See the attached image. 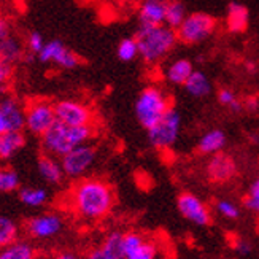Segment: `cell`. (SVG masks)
Here are the masks:
<instances>
[{
	"label": "cell",
	"mask_w": 259,
	"mask_h": 259,
	"mask_svg": "<svg viewBox=\"0 0 259 259\" xmlns=\"http://www.w3.org/2000/svg\"><path fill=\"white\" fill-rule=\"evenodd\" d=\"M115 189L107 180L84 177L76 180L65 196V207L70 213L86 223L105 220L115 208Z\"/></svg>",
	"instance_id": "obj_1"
},
{
	"label": "cell",
	"mask_w": 259,
	"mask_h": 259,
	"mask_svg": "<svg viewBox=\"0 0 259 259\" xmlns=\"http://www.w3.org/2000/svg\"><path fill=\"white\" fill-rule=\"evenodd\" d=\"M135 40L139 45V58L145 64H157L167 58L180 43L177 30L168 26H139L135 32Z\"/></svg>",
	"instance_id": "obj_2"
},
{
	"label": "cell",
	"mask_w": 259,
	"mask_h": 259,
	"mask_svg": "<svg viewBox=\"0 0 259 259\" xmlns=\"http://www.w3.org/2000/svg\"><path fill=\"white\" fill-rule=\"evenodd\" d=\"M94 126H67L56 121L54 124L41 135L43 153L54 157H61L72 151L73 148L84 143H89L94 137Z\"/></svg>",
	"instance_id": "obj_3"
},
{
	"label": "cell",
	"mask_w": 259,
	"mask_h": 259,
	"mask_svg": "<svg viewBox=\"0 0 259 259\" xmlns=\"http://www.w3.org/2000/svg\"><path fill=\"white\" fill-rule=\"evenodd\" d=\"M172 99L161 86H145L135 99V118L143 129H151L172 108Z\"/></svg>",
	"instance_id": "obj_4"
},
{
	"label": "cell",
	"mask_w": 259,
	"mask_h": 259,
	"mask_svg": "<svg viewBox=\"0 0 259 259\" xmlns=\"http://www.w3.org/2000/svg\"><path fill=\"white\" fill-rule=\"evenodd\" d=\"M218 27V21L215 16L205 11H194L188 13L183 24L177 29L178 41L183 45H199L213 37Z\"/></svg>",
	"instance_id": "obj_5"
},
{
	"label": "cell",
	"mask_w": 259,
	"mask_h": 259,
	"mask_svg": "<svg viewBox=\"0 0 259 259\" xmlns=\"http://www.w3.org/2000/svg\"><path fill=\"white\" fill-rule=\"evenodd\" d=\"M180 134H182V115L175 107H172L159 122H156L151 129L146 131V137L154 150L165 151L177 143Z\"/></svg>",
	"instance_id": "obj_6"
},
{
	"label": "cell",
	"mask_w": 259,
	"mask_h": 259,
	"mask_svg": "<svg viewBox=\"0 0 259 259\" xmlns=\"http://www.w3.org/2000/svg\"><path fill=\"white\" fill-rule=\"evenodd\" d=\"M97 161V148L93 143H84L61 157L64 175L69 180H81L88 175Z\"/></svg>",
	"instance_id": "obj_7"
},
{
	"label": "cell",
	"mask_w": 259,
	"mask_h": 259,
	"mask_svg": "<svg viewBox=\"0 0 259 259\" xmlns=\"http://www.w3.org/2000/svg\"><path fill=\"white\" fill-rule=\"evenodd\" d=\"M56 119L54 104L47 99H33L26 104V131L32 135H41L47 132Z\"/></svg>",
	"instance_id": "obj_8"
},
{
	"label": "cell",
	"mask_w": 259,
	"mask_h": 259,
	"mask_svg": "<svg viewBox=\"0 0 259 259\" xmlns=\"http://www.w3.org/2000/svg\"><path fill=\"white\" fill-rule=\"evenodd\" d=\"M64 218L56 211L38 213L26 221V232L33 240H51L64 231Z\"/></svg>",
	"instance_id": "obj_9"
},
{
	"label": "cell",
	"mask_w": 259,
	"mask_h": 259,
	"mask_svg": "<svg viewBox=\"0 0 259 259\" xmlns=\"http://www.w3.org/2000/svg\"><path fill=\"white\" fill-rule=\"evenodd\" d=\"M56 119L67 126H94L91 107L75 99H62L54 104Z\"/></svg>",
	"instance_id": "obj_10"
},
{
	"label": "cell",
	"mask_w": 259,
	"mask_h": 259,
	"mask_svg": "<svg viewBox=\"0 0 259 259\" xmlns=\"http://www.w3.org/2000/svg\"><path fill=\"white\" fill-rule=\"evenodd\" d=\"M26 129V105L11 94L0 100V134L22 132Z\"/></svg>",
	"instance_id": "obj_11"
},
{
	"label": "cell",
	"mask_w": 259,
	"mask_h": 259,
	"mask_svg": "<svg viewBox=\"0 0 259 259\" xmlns=\"http://www.w3.org/2000/svg\"><path fill=\"white\" fill-rule=\"evenodd\" d=\"M177 208L185 220L196 224L199 228H205L211 223V211L208 205L194 193H182L177 199Z\"/></svg>",
	"instance_id": "obj_12"
},
{
	"label": "cell",
	"mask_w": 259,
	"mask_h": 259,
	"mask_svg": "<svg viewBox=\"0 0 259 259\" xmlns=\"http://www.w3.org/2000/svg\"><path fill=\"white\" fill-rule=\"evenodd\" d=\"M37 59L41 64H53L64 70H73L81 62L76 53H73L61 40L47 41V45H45L40 54L37 56Z\"/></svg>",
	"instance_id": "obj_13"
},
{
	"label": "cell",
	"mask_w": 259,
	"mask_h": 259,
	"mask_svg": "<svg viewBox=\"0 0 259 259\" xmlns=\"http://www.w3.org/2000/svg\"><path fill=\"white\" fill-rule=\"evenodd\" d=\"M205 174L211 183L223 185L228 183L237 175V162L228 153H218L210 156L205 165Z\"/></svg>",
	"instance_id": "obj_14"
},
{
	"label": "cell",
	"mask_w": 259,
	"mask_h": 259,
	"mask_svg": "<svg viewBox=\"0 0 259 259\" xmlns=\"http://www.w3.org/2000/svg\"><path fill=\"white\" fill-rule=\"evenodd\" d=\"M122 231H111L105 235L100 245L89 250L83 259H126L124 245H122Z\"/></svg>",
	"instance_id": "obj_15"
},
{
	"label": "cell",
	"mask_w": 259,
	"mask_h": 259,
	"mask_svg": "<svg viewBox=\"0 0 259 259\" xmlns=\"http://www.w3.org/2000/svg\"><path fill=\"white\" fill-rule=\"evenodd\" d=\"M168 0H140L137 11L139 26H162Z\"/></svg>",
	"instance_id": "obj_16"
},
{
	"label": "cell",
	"mask_w": 259,
	"mask_h": 259,
	"mask_svg": "<svg viewBox=\"0 0 259 259\" xmlns=\"http://www.w3.org/2000/svg\"><path fill=\"white\" fill-rule=\"evenodd\" d=\"M37 170L40 177L43 178L45 183L53 185V186H59L64 182V168L61 164L59 157H54L51 154L41 153L37 159Z\"/></svg>",
	"instance_id": "obj_17"
},
{
	"label": "cell",
	"mask_w": 259,
	"mask_h": 259,
	"mask_svg": "<svg viewBox=\"0 0 259 259\" xmlns=\"http://www.w3.org/2000/svg\"><path fill=\"white\" fill-rule=\"evenodd\" d=\"M250 26V11L243 4L232 0L226 8V29L229 33L239 35L246 32Z\"/></svg>",
	"instance_id": "obj_18"
},
{
	"label": "cell",
	"mask_w": 259,
	"mask_h": 259,
	"mask_svg": "<svg viewBox=\"0 0 259 259\" xmlns=\"http://www.w3.org/2000/svg\"><path fill=\"white\" fill-rule=\"evenodd\" d=\"M228 145V135L223 129H210L205 134L200 135V139L197 142V151L204 156H213L223 153L224 148Z\"/></svg>",
	"instance_id": "obj_19"
},
{
	"label": "cell",
	"mask_w": 259,
	"mask_h": 259,
	"mask_svg": "<svg viewBox=\"0 0 259 259\" xmlns=\"http://www.w3.org/2000/svg\"><path fill=\"white\" fill-rule=\"evenodd\" d=\"M193 72H194L193 62L186 58H178L165 67L164 76L167 83H170L172 86H185V83L188 81V78Z\"/></svg>",
	"instance_id": "obj_20"
},
{
	"label": "cell",
	"mask_w": 259,
	"mask_h": 259,
	"mask_svg": "<svg viewBox=\"0 0 259 259\" xmlns=\"http://www.w3.org/2000/svg\"><path fill=\"white\" fill-rule=\"evenodd\" d=\"M183 88H185V91L194 99H205L213 91V84L210 81V78L202 70H194L191 73V76L188 78V81L185 83Z\"/></svg>",
	"instance_id": "obj_21"
},
{
	"label": "cell",
	"mask_w": 259,
	"mask_h": 259,
	"mask_svg": "<svg viewBox=\"0 0 259 259\" xmlns=\"http://www.w3.org/2000/svg\"><path fill=\"white\" fill-rule=\"evenodd\" d=\"M26 146V137L22 132L0 134V159L8 161Z\"/></svg>",
	"instance_id": "obj_22"
},
{
	"label": "cell",
	"mask_w": 259,
	"mask_h": 259,
	"mask_svg": "<svg viewBox=\"0 0 259 259\" xmlns=\"http://www.w3.org/2000/svg\"><path fill=\"white\" fill-rule=\"evenodd\" d=\"M18 196L22 204L30 208H41L50 202L48 191L41 186H21Z\"/></svg>",
	"instance_id": "obj_23"
},
{
	"label": "cell",
	"mask_w": 259,
	"mask_h": 259,
	"mask_svg": "<svg viewBox=\"0 0 259 259\" xmlns=\"http://www.w3.org/2000/svg\"><path fill=\"white\" fill-rule=\"evenodd\" d=\"M38 251L29 240H16L0 248V259H37Z\"/></svg>",
	"instance_id": "obj_24"
},
{
	"label": "cell",
	"mask_w": 259,
	"mask_h": 259,
	"mask_svg": "<svg viewBox=\"0 0 259 259\" xmlns=\"http://www.w3.org/2000/svg\"><path fill=\"white\" fill-rule=\"evenodd\" d=\"M22 56H24V47L15 35H8L7 38L0 40V61L13 65L22 59Z\"/></svg>",
	"instance_id": "obj_25"
},
{
	"label": "cell",
	"mask_w": 259,
	"mask_h": 259,
	"mask_svg": "<svg viewBox=\"0 0 259 259\" xmlns=\"http://www.w3.org/2000/svg\"><path fill=\"white\" fill-rule=\"evenodd\" d=\"M186 16H188V10L182 0H168L165 8V21H164L165 26L177 30L183 24Z\"/></svg>",
	"instance_id": "obj_26"
},
{
	"label": "cell",
	"mask_w": 259,
	"mask_h": 259,
	"mask_svg": "<svg viewBox=\"0 0 259 259\" xmlns=\"http://www.w3.org/2000/svg\"><path fill=\"white\" fill-rule=\"evenodd\" d=\"M19 234L21 228L13 218L0 215V248L19 240Z\"/></svg>",
	"instance_id": "obj_27"
},
{
	"label": "cell",
	"mask_w": 259,
	"mask_h": 259,
	"mask_svg": "<svg viewBox=\"0 0 259 259\" xmlns=\"http://www.w3.org/2000/svg\"><path fill=\"white\" fill-rule=\"evenodd\" d=\"M21 188V177L13 167L0 165V193H15Z\"/></svg>",
	"instance_id": "obj_28"
},
{
	"label": "cell",
	"mask_w": 259,
	"mask_h": 259,
	"mask_svg": "<svg viewBox=\"0 0 259 259\" xmlns=\"http://www.w3.org/2000/svg\"><path fill=\"white\" fill-rule=\"evenodd\" d=\"M116 56L122 62H132L139 58V45L135 37H126L122 38L116 47Z\"/></svg>",
	"instance_id": "obj_29"
},
{
	"label": "cell",
	"mask_w": 259,
	"mask_h": 259,
	"mask_svg": "<svg viewBox=\"0 0 259 259\" xmlns=\"http://www.w3.org/2000/svg\"><path fill=\"white\" fill-rule=\"evenodd\" d=\"M215 210H217V213L220 217H223L224 220H229V221L239 220L240 215H242L240 207L231 199H218L215 202Z\"/></svg>",
	"instance_id": "obj_30"
},
{
	"label": "cell",
	"mask_w": 259,
	"mask_h": 259,
	"mask_svg": "<svg viewBox=\"0 0 259 259\" xmlns=\"http://www.w3.org/2000/svg\"><path fill=\"white\" fill-rule=\"evenodd\" d=\"M243 207L254 215H259V175L248 186V191L243 197Z\"/></svg>",
	"instance_id": "obj_31"
},
{
	"label": "cell",
	"mask_w": 259,
	"mask_h": 259,
	"mask_svg": "<svg viewBox=\"0 0 259 259\" xmlns=\"http://www.w3.org/2000/svg\"><path fill=\"white\" fill-rule=\"evenodd\" d=\"M126 259H159V248L154 242L146 239V242L135 251L127 254Z\"/></svg>",
	"instance_id": "obj_32"
},
{
	"label": "cell",
	"mask_w": 259,
	"mask_h": 259,
	"mask_svg": "<svg viewBox=\"0 0 259 259\" xmlns=\"http://www.w3.org/2000/svg\"><path fill=\"white\" fill-rule=\"evenodd\" d=\"M47 45L45 41L43 35L38 32V30H33L27 35V40H26V48H27V59H32V58H37L40 54V51L43 50V47Z\"/></svg>",
	"instance_id": "obj_33"
},
{
	"label": "cell",
	"mask_w": 259,
	"mask_h": 259,
	"mask_svg": "<svg viewBox=\"0 0 259 259\" xmlns=\"http://www.w3.org/2000/svg\"><path fill=\"white\" fill-rule=\"evenodd\" d=\"M145 242H146V237H145L143 234L137 232V231L124 232V235H122V245H124V253H126V256L131 254L132 251L137 250L139 246H142Z\"/></svg>",
	"instance_id": "obj_34"
},
{
	"label": "cell",
	"mask_w": 259,
	"mask_h": 259,
	"mask_svg": "<svg viewBox=\"0 0 259 259\" xmlns=\"http://www.w3.org/2000/svg\"><path fill=\"white\" fill-rule=\"evenodd\" d=\"M217 99H218V104L223 105V107H226L228 110L232 107V104H235L239 100L237 94H235L231 88H221V89H218Z\"/></svg>",
	"instance_id": "obj_35"
},
{
	"label": "cell",
	"mask_w": 259,
	"mask_h": 259,
	"mask_svg": "<svg viewBox=\"0 0 259 259\" xmlns=\"http://www.w3.org/2000/svg\"><path fill=\"white\" fill-rule=\"evenodd\" d=\"M232 248L234 251L237 253L239 256H248L251 251H253V245L248 239L245 237H237L232 243Z\"/></svg>",
	"instance_id": "obj_36"
},
{
	"label": "cell",
	"mask_w": 259,
	"mask_h": 259,
	"mask_svg": "<svg viewBox=\"0 0 259 259\" xmlns=\"http://www.w3.org/2000/svg\"><path fill=\"white\" fill-rule=\"evenodd\" d=\"M11 76H13V67L4 61H0V89H4L10 83Z\"/></svg>",
	"instance_id": "obj_37"
},
{
	"label": "cell",
	"mask_w": 259,
	"mask_h": 259,
	"mask_svg": "<svg viewBox=\"0 0 259 259\" xmlns=\"http://www.w3.org/2000/svg\"><path fill=\"white\" fill-rule=\"evenodd\" d=\"M243 108L248 113H257L259 111V97L257 96H248L243 100Z\"/></svg>",
	"instance_id": "obj_38"
},
{
	"label": "cell",
	"mask_w": 259,
	"mask_h": 259,
	"mask_svg": "<svg viewBox=\"0 0 259 259\" xmlns=\"http://www.w3.org/2000/svg\"><path fill=\"white\" fill-rule=\"evenodd\" d=\"M243 70L248 75L254 76L259 72V64L254 59H246V61H243Z\"/></svg>",
	"instance_id": "obj_39"
},
{
	"label": "cell",
	"mask_w": 259,
	"mask_h": 259,
	"mask_svg": "<svg viewBox=\"0 0 259 259\" xmlns=\"http://www.w3.org/2000/svg\"><path fill=\"white\" fill-rule=\"evenodd\" d=\"M53 259H83L80 254H78L76 251H72V250H61V251H58L54 256H53Z\"/></svg>",
	"instance_id": "obj_40"
},
{
	"label": "cell",
	"mask_w": 259,
	"mask_h": 259,
	"mask_svg": "<svg viewBox=\"0 0 259 259\" xmlns=\"http://www.w3.org/2000/svg\"><path fill=\"white\" fill-rule=\"evenodd\" d=\"M8 35H11V32H10V22L0 16V40L2 38H7Z\"/></svg>",
	"instance_id": "obj_41"
},
{
	"label": "cell",
	"mask_w": 259,
	"mask_h": 259,
	"mask_svg": "<svg viewBox=\"0 0 259 259\" xmlns=\"http://www.w3.org/2000/svg\"><path fill=\"white\" fill-rule=\"evenodd\" d=\"M248 142L251 145H259V134H256V132L248 134Z\"/></svg>",
	"instance_id": "obj_42"
},
{
	"label": "cell",
	"mask_w": 259,
	"mask_h": 259,
	"mask_svg": "<svg viewBox=\"0 0 259 259\" xmlns=\"http://www.w3.org/2000/svg\"><path fill=\"white\" fill-rule=\"evenodd\" d=\"M2 96H4V94H2V93H0V100H2Z\"/></svg>",
	"instance_id": "obj_43"
}]
</instances>
